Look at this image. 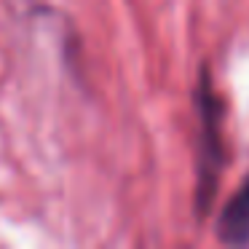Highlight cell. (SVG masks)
<instances>
[{"instance_id":"7a4b0ae2","label":"cell","mask_w":249,"mask_h":249,"mask_svg":"<svg viewBox=\"0 0 249 249\" xmlns=\"http://www.w3.org/2000/svg\"><path fill=\"white\" fill-rule=\"evenodd\" d=\"M217 238L228 247L249 244V174L222 206L217 217Z\"/></svg>"},{"instance_id":"6da1fadb","label":"cell","mask_w":249,"mask_h":249,"mask_svg":"<svg viewBox=\"0 0 249 249\" xmlns=\"http://www.w3.org/2000/svg\"><path fill=\"white\" fill-rule=\"evenodd\" d=\"M196 107H198V166H196V214L206 217L214 204L217 182L222 174V102L212 89L209 67H201L198 89H196Z\"/></svg>"}]
</instances>
